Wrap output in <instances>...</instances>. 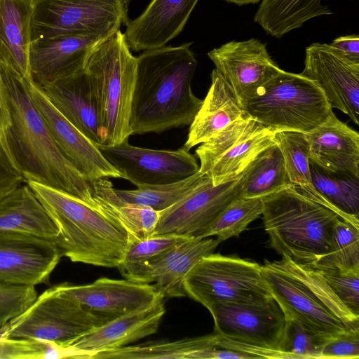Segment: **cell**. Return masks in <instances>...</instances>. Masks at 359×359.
I'll list each match as a JSON object with an SVG mask.
<instances>
[{
	"label": "cell",
	"mask_w": 359,
	"mask_h": 359,
	"mask_svg": "<svg viewBox=\"0 0 359 359\" xmlns=\"http://www.w3.org/2000/svg\"><path fill=\"white\" fill-rule=\"evenodd\" d=\"M199 0H151L123 33L133 51L165 46L183 30Z\"/></svg>",
	"instance_id": "obj_23"
},
{
	"label": "cell",
	"mask_w": 359,
	"mask_h": 359,
	"mask_svg": "<svg viewBox=\"0 0 359 359\" xmlns=\"http://www.w3.org/2000/svg\"><path fill=\"white\" fill-rule=\"evenodd\" d=\"M206 97L189 125L184 147L189 150L212 138L235 121L247 115L231 87L216 69Z\"/></svg>",
	"instance_id": "obj_26"
},
{
	"label": "cell",
	"mask_w": 359,
	"mask_h": 359,
	"mask_svg": "<svg viewBox=\"0 0 359 359\" xmlns=\"http://www.w3.org/2000/svg\"><path fill=\"white\" fill-rule=\"evenodd\" d=\"M276 133L247 114L196 149L199 171L215 186L237 179L258 154L275 143Z\"/></svg>",
	"instance_id": "obj_11"
},
{
	"label": "cell",
	"mask_w": 359,
	"mask_h": 359,
	"mask_svg": "<svg viewBox=\"0 0 359 359\" xmlns=\"http://www.w3.org/2000/svg\"><path fill=\"white\" fill-rule=\"evenodd\" d=\"M220 242L216 238H189L156 258L141 264L125 279L153 285L165 297L186 296L184 278L189 271L203 257L213 253Z\"/></svg>",
	"instance_id": "obj_21"
},
{
	"label": "cell",
	"mask_w": 359,
	"mask_h": 359,
	"mask_svg": "<svg viewBox=\"0 0 359 359\" xmlns=\"http://www.w3.org/2000/svg\"><path fill=\"white\" fill-rule=\"evenodd\" d=\"M110 320L62 296L46 290L24 312L0 327V337L52 341L62 345Z\"/></svg>",
	"instance_id": "obj_10"
},
{
	"label": "cell",
	"mask_w": 359,
	"mask_h": 359,
	"mask_svg": "<svg viewBox=\"0 0 359 359\" xmlns=\"http://www.w3.org/2000/svg\"><path fill=\"white\" fill-rule=\"evenodd\" d=\"M191 45L165 46L136 57L132 135L161 133L193 121L203 100L191 89L197 60Z\"/></svg>",
	"instance_id": "obj_1"
},
{
	"label": "cell",
	"mask_w": 359,
	"mask_h": 359,
	"mask_svg": "<svg viewBox=\"0 0 359 359\" xmlns=\"http://www.w3.org/2000/svg\"><path fill=\"white\" fill-rule=\"evenodd\" d=\"M213 185L208 175L184 198L159 212L154 235L175 234L203 238L226 206L238 198L237 182Z\"/></svg>",
	"instance_id": "obj_14"
},
{
	"label": "cell",
	"mask_w": 359,
	"mask_h": 359,
	"mask_svg": "<svg viewBox=\"0 0 359 359\" xmlns=\"http://www.w3.org/2000/svg\"><path fill=\"white\" fill-rule=\"evenodd\" d=\"M36 297L35 286L0 283V327L24 312Z\"/></svg>",
	"instance_id": "obj_41"
},
{
	"label": "cell",
	"mask_w": 359,
	"mask_h": 359,
	"mask_svg": "<svg viewBox=\"0 0 359 359\" xmlns=\"http://www.w3.org/2000/svg\"><path fill=\"white\" fill-rule=\"evenodd\" d=\"M129 22L128 0H37L31 41L67 34L109 36Z\"/></svg>",
	"instance_id": "obj_9"
},
{
	"label": "cell",
	"mask_w": 359,
	"mask_h": 359,
	"mask_svg": "<svg viewBox=\"0 0 359 359\" xmlns=\"http://www.w3.org/2000/svg\"><path fill=\"white\" fill-rule=\"evenodd\" d=\"M62 257L53 241L18 231H0V283L48 284Z\"/></svg>",
	"instance_id": "obj_17"
},
{
	"label": "cell",
	"mask_w": 359,
	"mask_h": 359,
	"mask_svg": "<svg viewBox=\"0 0 359 359\" xmlns=\"http://www.w3.org/2000/svg\"><path fill=\"white\" fill-rule=\"evenodd\" d=\"M290 186L281 151L275 142L258 154L241 172L237 194L239 198H262Z\"/></svg>",
	"instance_id": "obj_31"
},
{
	"label": "cell",
	"mask_w": 359,
	"mask_h": 359,
	"mask_svg": "<svg viewBox=\"0 0 359 359\" xmlns=\"http://www.w3.org/2000/svg\"><path fill=\"white\" fill-rule=\"evenodd\" d=\"M186 295L208 310L216 303L264 304L274 299L263 278L261 265L236 256L211 253L187 273Z\"/></svg>",
	"instance_id": "obj_8"
},
{
	"label": "cell",
	"mask_w": 359,
	"mask_h": 359,
	"mask_svg": "<svg viewBox=\"0 0 359 359\" xmlns=\"http://www.w3.org/2000/svg\"><path fill=\"white\" fill-rule=\"evenodd\" d=\"M0 66L11 114L6 140L25 182L31 180L62 191L101 211L93 199L91 184L56 145L32 102L27 81Z\"/></svg>",
	"instance_id": "obj_2"
},
{
	"label": "cell",
	"mask_w": 359,
	"mask_h": 359,
	"mask_svg": "<svg viewBox=\"0 0 359 359\" xmlns=\"http://www.w3.org/2000/svg\"><path fill=\"white\" fill-rule=\"evenodd\" d=\"M136 65L121 29L100 42L89 56L86 71L100 110L105 133L102 144H116L132 135L130 115Z\"/></svg>",
	"instance_id": "obj_6"
},
{
	"label": "cell",
	"mask_w": 359,
	"mask_h": 359,
	"mask_svg": "<svg viewBox=\"0 0 359 359\" xmlns=\"http://www.w3.org/2000/svg\"><path fill=\"white\" fill-rule=\"evenodd\" d=\"M329 45L337 53L345 59L359 64V37L358 34L337 37Z\"/></svg>",
	"instance_id": "obj_45"
},
{
	"label": "cell",
	"mask_w": 359,
	"mask_h": 359,
	"mask_svg": "<svg viewBox=\"0 0 359 359\" xmlns=\"http://www.w3.org/2000/svg\"><path fill=\"white\" fill-rule=\"evenodd\" d=\"M316 269L339 299L359 316V273L335 268Z\"/></svg>",
	"instance_id": "obj_40"
},
{
	"label": "cell",
	"mask_w": 359,
	"mask_h": 359,
	"mask_svg": "<svg viewBox=\"0 0 359 359\" xmlns=\"http://www.w3.org/2000/svg\"><path fill=\"white\" fill-rule=\"evenodd\" d=\"M164 297L123 315L70 341L66 346L100 352L118 348L156 333L166 312Z\"/></svg>",
	"instance_id": "obj_24"
},
{
	"label": "cell",
	"mask_w": 359,
	"mask_h": 359,
	"mask_svg": "<svg viewBox=\"0 0 359 359\" xmlns=\"http://www.w3.org/2000/svg\"><path fill=\"white\" fill-rule=\"evenodd\" d=\"M262 198H236L226 206L203 238L215 236L221 243L238 236L262 215Z\"/></svg>",
	"instance_id": "obj_37"
},
{
	"label": "cell",
	"mask_w": 359,
	"mask_h": 359,
	"mask_svg": "<svg viewBox=\"0 0 359 359\" xmlns=\"http://www.w3.org/2000/svg\"><path fill=\"white\" fill-rule=\"evenodd\" d=\"M32 9L29 0H0V65L27 81Z\"/></svg>",
	"instance_id": "obj_27"
},
{
	"label": "cell",
	"mask_w": 359,
	"mask_h": 359,
	"mask_svg": "<svg viewBox=\"0 0 359 359\" xmlns=\"http://www.w3.org/2000/svg\"><path fill=\"white\" fill-rule=\"evenodd\" d=\"M18 231L54 241L58 229L29 186L24 182L0 199V231Z\"/></svg>",
	"instance_id": "obj_28"
},
{
	"label": "cell",
	"mask_w": 359,
	"mask_h": 359,
	"mask_svg": "<svg viewBox=\"0 0 359 359\" xmlns=\"http://www.w3.org/2000/svg\"><path fill=\"white\" fill-rule=\"evenodd\" d=\"M90 184L96 204L100 210L118 220L126 228L129 243L154 236L159 212L148 206L124 201L108 179H99Z\"/></svg>",
	"instance_id": "obj_29"
},
{
	"label": "cell",
	"mask_w": 359,
	"mask_h": 359,
	"mask_svg": "<svg viewBox=\"0 0 359 359\" xmlns=\"http://www.w3.org/2000/svg\"><path fill=\"white\" fill-rule=\"evenodd\" d=\"M108 37L67 34L31 41L29 63L32 81L39 86L83 71L91 52Z\"/></svg>",
	"instance_id": "obj_20"
},
{
	"label": "cell",
	"mask_w": 359,
	"mask_h": 359,
	"mask_svg": "<svg viewBox=\"0 0 359 359\" xmlns=\"http://www.w3.org/2000/svg\"><path fill=\"white\" fill-rule=\"evenodd\" d=\"M229 3H233L236 4L238 6H243L245 4H257L259 1H262V0H224Z\"/></svg>",
	"instance_id": "obj_47"
},
{
	"label": "cell",
	"mask_w": 359,
	"mask_h": 359,
	"mask_svg": "<svg viewBox=\"0 0 359 359\" xmlns=\"http://www.w3.org/2000/svg\"><path fill=\"white\" fill-rule=\"evenodd\" d=\"M217 342L218 336L214 332L172 341L128 345L97 352L91 359H191L198 351L217 346Z\"/></svg>",
	"instance_id": "obj_33"
},
{
	"label": "cell",
	"mask_w": 359,
	"mask_h": 359,
	"mask_svg": "<svg viewBox=\"0 0 359 359\" xmlns=\"http://www.w3.org/2000/svg\"><path fill=\"white\" fill-rule=\"evenodd\" d=\"M300 74L318 86L332 109L359 124V64L345 59L327 43H313L306 48Z\"/></svg>",
	"instance_id": "obj_15"
},
{
	"label": "cell",
	"mask_w": 359,
	"mask_h": 359,
	"mask_svg": "<svg viewBox=\"0 0 359 359\" xmlns=\"http://www.w3.org/2000/svg\"><path fill=\"white\" fill-rule=\"evenodd\" d=\"M104 158L137 187L176 182L199 170L196 157L184 147L177 150L135 147L128 138L108 145L96 144Z\"/></svg>",
	"instance_id": "obj_12"
},
{
	"label": "cell",
	"mask_w": 359,
	"mask_h": 359,
	"mask_svg": "<svg viewBox=\"0 0 359 359\" xmlns=\"http://www.w3.org/2000/svg\"><path fill=\"white\" fill-rule=\"evenodd\" d=\"M199 170L180 181L137 187L135 190L115 189L124 201L148 206L158 212L173 205L196 189L206 177Z\"/></svg>",
	"instance_id": "obj_35"
},
{
	"label": "cell",
	"mask_w": 359,
	"mask_h": 359,
	"mask_svg": "<svg viewBox=\"0 0 359 359\" xmlns=\"http://www.w3.org/2000/svg\"><path fill=\"white\" fill-rule=\"evenodd\" d=\"M275 142L284 161L288 179L294 189L305 196L316 201L309 158V146L306 133L296 131H278Z\"/></svg>",
	"instance_id": "obj_34"
},
{
	"label": "cell",
	"mask_w": 359,
	"mask_h": 359,
	"mask_svg": "<svg viewBox=\"0 0 359 359\" xmlns=\"http://www.w3.org/2000/svg\"><path fill=\"white\" fill-rule=\"evenodd\" d=\"M189 238H191L175 234H161L130 242L118 268L125 277L137 266L156 258Z\"/></svg>",
	"instance_id": "obj_38"
},
{
	"label": "cell",
	"mask_w": 359,
	"mask_h": 359,
	"mask_svg": "<svg viewBox=\"0 0 359 359\" xmlns=\"http://www.w3.org/2000/svg\"><path fill=\"white\" fill-rule=\"evenodd\" d=\"M310 170L316 192L315 201L359 226V177L330 171L311 161Z\"/></svg>",
	"instance_id": "obj_30"
},
{
	"label": "cell",
	"mask_w": 359,
	"mask_h": 359,
	"mask_svg": "<svg viewBox=\"0 0 359 359\" xmlns=\"http://www.w3.org/2000/svg\"><path fill=\"white\" fill-rule=\"evenodd\" d=\"M37 0H29V1L33 4L34 2H36Z\"/></svg>",
	"instance_id": "obj_48"
},
{
	"label": "cell",
	"mask_w": 359,
	"mask_h": 359,
	"mask_svg": "<svg viewBox=\"0 0 359 359\" xmlns=\"http://www.w3.org/2000/svg\"><path fill=\"white\" fill-rule=\"evenodd\" d=\"M359 273V226L341 219L334 225L328 254L315 267Z\"/></svg>",
	"instance_id": "obj_36"
},
{
	"label": "cell",
	"mask_w": 359,
	"mask_h": 359,
	"mask_svg": "<svg viewBox=\"0 0 359 359\" xmlns=\"http://www.w3.org/2000/svg\"><path fill=\"white\" fill-rule=\"evenodd\" d=\"M359 330H347L327 341L321 350L323 358H358Z\"/></svg>",
	"instance_id": "obj_43"
},
{
	"label": "cell",
	"mask_w": 359,
	"mask_h": 359,
	"mask_svg": "<svg viewBox=\"0 0 359 359\" xmlns=\"http://www.w3.org/2000/svg\"><path fill=\"white\" fill-rule=\"evenodd\" d=\"M306 135L311 161L330 171L359 177V134L333 112Z\"/></svg>",
	"instance_id": "obj_25"
},
{
	"label": "cell",
	"mask_w": 359,
	"mask_h": 359,
	"mask_svg": "<svg viewBox=\"0 0 359 359\" xmlns=\"http://www.w3.org/2000/svg\"><path fill=\"white\" fill-rule=\"evenodd\" d=\"M332 13L322 0H262L254 20L279 39L313 18Z\"/></svg>",
	"instance_id": "obj_32"
},
{
	"label": "cell",
	"mask_w": 359,
	"mask_h": 359,
	"mask_svg": "<svg viewBox=\"0 0 359 359\" xmlns=\"http://www.w3.org/2000/svg\"><path fill=\"white\" fill-rule=\"evenodd\" d=\"M208 56L242 107L282 70L266 45L256 39L229 41L209 51Z\"/></svg>",
	"instance_id": "obj_16"
},
{
	"label": "cell",
	"mask_w": 359,
	"mask_h": 359,
	"mask_svg": "<svg viewBox=\"0 0 359 359\" xmlns=\"http://www.w3.org/2000/svg\"><path fill=\"white\" fill-rule=\"evenodd\" d=\"M284 316L285 323L281 351L290 355L293 359L320 358L322 348L329 339L310 332L294 318Z\"/></svg>",
	"instance_id": "obj_39"
},
{
	"label": "cell",
	"mask_w": 359,
	"mask_h": 359,
	"mask_svg": "<svg viewBox=\"0 0 359 359\" xmlns=\"http://www.w3.org/2000/svg\"><path fill=\"white\" fill-rule=\"evenodd\" d=\"M24 182L8 145L0 138V199Z\"/></svg>",
	"instance_id": "obj_44"
},
{
	"label": "cell",
	"mask_w": 359,
	"mask_h": 359,
	"mask_svg": "<svg viewBox=\"0 0 359 359\" xmlns=\"http://www.w3.org/2000/svg\"><path fill=\"white\" fill-rule=\"evenodd\" d=\"M53 106L95 144H103L105 133L98 102L86 69L72 76L36 86Z\"/></svg>",
	"instance_id": "obj_22"
},
{
	"label": "cell",
	"mask_w": 359,
	"mask_h": 359,
	"mask_svg": "<svg viewBox=\"0 0 359 359\" xmlns=\"http://www.w3.org/2000/svg\"><path fill=\"white\" fill-rule=\"evenodd\" d=\"M58 229L53 241L72 262L118 267L129 244V235L117 219L66 192L28 180Z\"/></svg>",
	"instance_id": "obj_3"
},
{
	"label": "cell",
	"mask_w": 359,
	"mask_h": 359,
	"mask_svg": "<svg viewBox=\"0 0 359 359\" xmlns=\"http://www.w3.org/2000/svg\"><path fill=\"white\" fill-rule=\"evenodd\" d=\"M261 272L283 313L310 332L330 339L347 330H359V316L339 299L313 268L282 256L278 261L265 260Z\"/></svg>",
	"instance_id": "obj_4"
},
{
	"label": "cell",
	"mask_w": 359,
	"mask_h": 359,
	"mask_svg": "<svg viewBox=\"0 0 359 359\" xmlns=\"http://www.w3.org/2000/svg\"><path fill=\"white\" fill-rule=\"evenodd\" d=\"M53 287L65 297L110 320L164 297L151 284L104 277L90 284L62 283Z\"/></svg>",
	"instance_id": "obj_19"
},
{
	"label": "cell",
	"mask_w": 359,
	"mask_h": 359,
	"mask_svg": "<svg viewBox=\"0 0 359 359\" xmlns=\"http://www.w3.org/2000/svg\"><path fill=\"white\" fill-rule=\"evenodd\" d=\"M11 125V114L6 83L0 66V138L8 144L7 132Z\"/></svg>",
	"instance_id": "obj_46"
},
{
	"label": "cell",
	"mask_w": 359,
	"mask_h": 359,
	"mask_svg": "<svg viewBox=\"0 0 359 359\" xmlns=\"http://www.w3.org/2000/svg\"><path fill=\"white\" fill-rule=\"evenodd\" d=\"M262 219L270 247L311 268L326 256L333 228L341 218L292 185L262 198Z\"/></svg>",
	"instance_id": "obj_5"
},
{
	"label": "cell",
	"mask_w": 359,
	"mask_h": 359,
	"mask_svg": "<svg viewBox=\"0 0 359 359\" xmlns=\"http://www.w3.org/2000/svg\"><path fill=\"white\" fill-rule=\"evenodd\" d=\"M208 311L214 320V332L219 337L262 349L281 351L285 319L275 299L253 304L216 303Z\"/></svg>",
	"instance_id": "obj_13"
},
{
	"label": "cell",
	"mask_w": 359,
	"mask_h": 359,
	"mask_svg": "<svg viewBox=\"0 0 359 359\" xmlns=\"http://www.w3.org/2000/svg\"><path fill=\"white\" fill-rule=\"evenodd\" d=\"M46 341L0 337V359H45Z\"/></svg>",
	"instance_id": "obj_42"
},
{
	"label": "cell",
	"mask_w": 359,
	"mask_h": 359,
	"mask_svg": "<svg viewBox=\"0 0 359 359\" xmlns=\"http://www.w3.org/2000/svg\"><path fill=\"white\" fill-rule=\"evenodd\" d=\"M27 86L32 102L58 149L88 182L123 178L104 158L97 144L69 122L32 81H27Z\"/></svg>",
	"instance_id": "obj_18"
},
{
	"label": "cell",
	"mask_w": 359,
	"mask_h": 359,
	"mask_svg": "<svg viewBox=\"0 0 359 359\" xmlns=\"http://www.w3.org/2000/svg\"><path fill=\"white\" fill-rule=\"evenodd\" d=\"M243 107L249 116L275 132L311 133L333 112L313 81L283 69Z\"/></svg>",
	"instance_id": "obj_7"
}]
</instances>
